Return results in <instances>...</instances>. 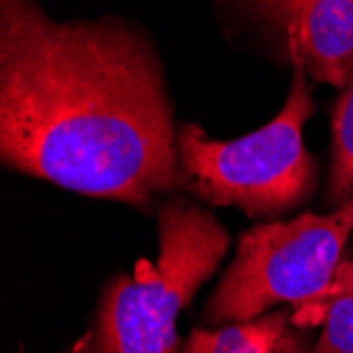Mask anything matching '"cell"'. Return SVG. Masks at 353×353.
I'll list each match as a JSON object with an SVG mask.
<instances>
[{
    "instance_id": "1",
    "label": "cell",
    "mask_w": 353,
    "mask_h": 353,
    "mask_svg": "<svg viewBox=\"0 0 353 353\" xmlns=\"http://www.w3.org/2000/svg\"><path fill=\"white\" fill-rule=\"evenodd\" d=\"M176 134L161 59L138 28L0 3L3 165L144 210L182 186Z\"/></svg>"
},
{
    "instance_id": "2",
    "label": "cell",
    "mask_w": 353,
    "mask_h": 353,
    "mask_svg": "<svg viewBox=\"0 0 353 353\" xmlns=\"http://www.w3.org/2000/svg\"><path fill=\"white\" fill-rule=\"evenodd\" d=\"M229 250V235L184 197L159 210V256L104 292L98 324L74 353H176V319Z\"/></svg>"
},
{
    "instance_id": "3",
    "label": "cell",
    "mask_w": 353,
    "mask_h": 353,
    "mask_svg": "<svg viewBox=\"0 0 353 353\" xmlns=\"http://www.w3.org/2000/svg\"><path fill=\"white\" fill-rule=\"evenodd\" d=\"M311 114L307 72L294 66L281 110L261 130L214 140L195 123L178 125L180 184L212 205H233L252 218H275L296 208L315 184V163L303 140Z\"/></svg>"
},
{
    "instance_id": "4",
    "label": "cell",
    "mask_w": 353,
    "mask_h": 353,
    "mask_svg": "<svg viewBox=\"0 0 353 353\" xmlns=\"http://www.w3.org/2000/svg\"><path fill=\"white\" fill-rule=\"evenodd\" d=\"M353 231V197L326 216L299 214L239 237L208 305L210 322H250L277 303L324 299Z\"/></svg>"
},
{
    "instance_id": "5",
    "label": "cell",
    "mask_w": 353,
    "mask_h": 353,
    "mask_svg": "<svg viewBox=\"0 0 353 353\" xmlns=\"http://www.w3.org/2000/svg\"><path fill=\"white\" fill-rule=\"evenodd\" d=\"M248 7L279 32L294 66L347 89L353 79V0H267Z\"/></svg>"
},
{
    "instance_id": "6",
    "label": "cell",
    "mask_w": 353,
    "mask_h": 353,
    "mask_svg": "<svg viewBox=\"0 0 353 353\" xmlns=\"http://www.w3.org/2000/svg\"><path fill=\"white\" fill-rule=\"evenodd\" d=\"M182 353H311L285 313H271L218 330H192Z\"/></svg>"
},
{
    "instance_id": "7",
    "label": "cell",
    "mask_w": 353,
    "mask_h": 353,
    "mask_svg": "<svg viewBox=\"0 0 353 353\" xmlns=\"http://www.w3.org/2000/svg\"><path fill=\"white\" fill-rule=\"evenodd\" d=\"M353 197V79L332 114V161L328 201L343 205Z\"/></svg>"
},
{
    "instance_id": "8",
    "label": "cell",
    "mask_w": 353,
    "mask_h": 353,
    "mask_svg": "<svg viewBox=\"0 0 353 353\" xmlns=\"http://www.w3.org/2000/svg\"><path fill=\"white\" fill-rule=\"evenodd\" d=\"M328 301L324 332L311 353H353V288Z\"/></svg>"
},
{
    "instance_id": "9",
    "label": "cell",
    "mask_w": 353,
    "mask_h": 353,
    "mask_svg": "<svg viewBox=\"0 0 353 353\" xmlns=\"http://www.w3.org/2000/svg\"><path fill=\"white\" fill-rule=\"evenodd\" d=\"M349 288H353V263H341V267H339V271L334 275V281L328 288V292L324 294V299H332V296L349 290Z\"/></svg>"
}]
</instances>
